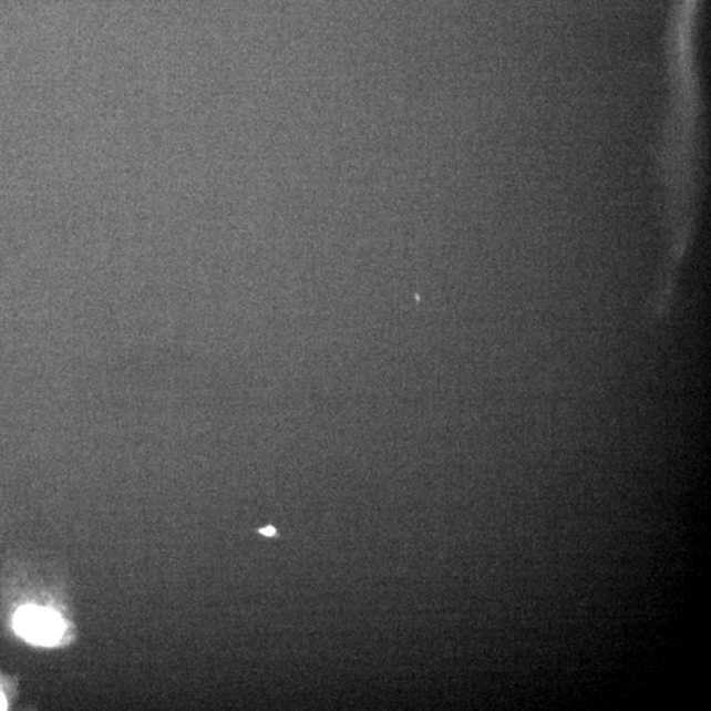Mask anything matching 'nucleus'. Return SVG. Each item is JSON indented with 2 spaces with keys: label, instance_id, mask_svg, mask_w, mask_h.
Masks as SVG:
<instances>
[{
  "label": "nucleus",
  "instance_id": "obj_3",
  "mask_svg": "<svg viewBox=\"0 0 711 711\" xmlns=\"http://www.w3.org/2000/svg\"><path fill=\"white\" fill-rule=\"evenodd\" d=\"M7 709V701L4 699V695L0 693V710Z\"/></svg>",
  "mask_w": 711,
  "mask_h": 711
},
{
  "label": "nucleus",
  "instance_id": "obj_1",
  "mask_svg": "<svg viewBox=\"0 0 711 711\" xmlns=\"http://www.w3.org/2000/svg\"><path fill=\"white\" fill-rule=\"evenodd\" d=\"M13 627L20 637L40 646L58 643L65 629L58 612L39 606L20 608L13 617Z\"/></svg>",
  "mask_w": 711,
  "mask_h": 711
},
{
  "label": "nucleus",
  "instance_id": "obj_2",
  "mask_svg": "<svg viewBox=\"0 0 711 711\" xmlns=\"http://www.w3.org/2000/svg\"><path fill=\"white\" fill-rule=\"evenodd\" d=\"M275 528L274 527H267L261 529L262 535L271 536L275 535Z\"/></svg>",
  "mask_w": 711,
  "mask_h": 711
}]
</instances>
